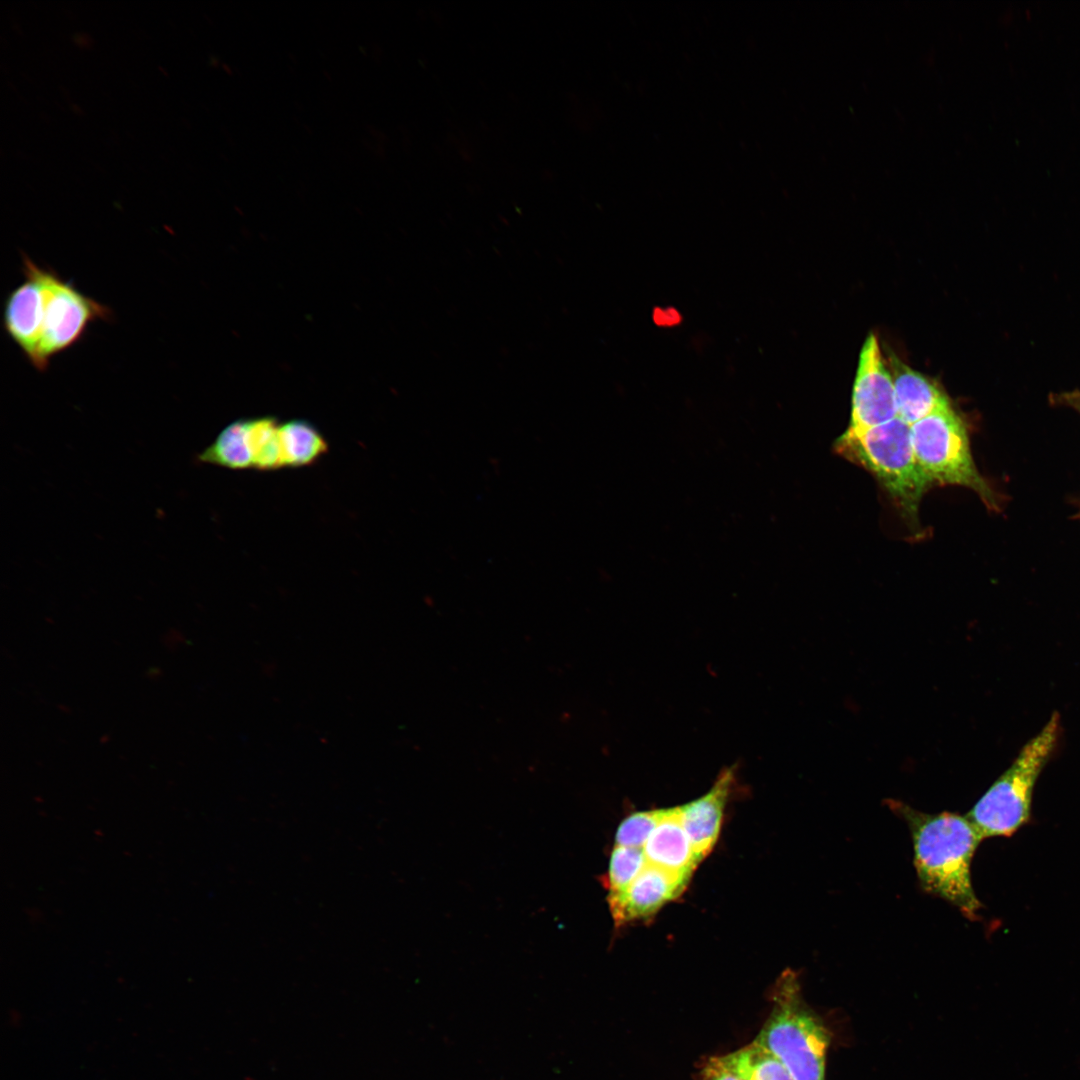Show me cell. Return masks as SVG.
<instances>
[{
  "instance_id": "7",
  "label": "cell",
  "mask_w": 1080,
  "mask_h": 1080,
  "mask_svg": "<svg viewBox=\"0 0 1080 1080\" xmlns=\"http://www.w3.org/2000/svg\"><path fill=\"white\" fill-rule=\"evenodd\" d=\"M897 417L894 383L874 334L865 340L853 386L849 429L862 430Z\"/></svg>"
},
{
  "instance_id": "12",
  "label": "cell",
  "mask_w": 1080,
  "mask_h": 1080,
  "mask_svg": "<svg viewBox=\"0 0 1080 1080\" xmlns=\"http://www.w3.org/2000/svg\"><path fill=\"white\" fill-rule=\"evenodd\" d=\"M894 383L897 417L909 426L952 407L945 392L931 379L911 369L895 356L889 359Z\"/></svg>"
},
{
  "instance_id": "17",
  "label": "cell",
  "mask_w": 1080,
  "mask_h": 1080,
  "mask_svg": "<svg viewBox=\"0 0 1080 1080\" xmlns=\"http://www.w3.org/2000/svg\"><path fill=\"white\" fill-rule=\"evenodd\" d=\"M662 809L637 811L619 824L615 834V845L643 848L650 834L656 827Z\"/></svg>"
},
{
  "instance_id": "4",
  "label": "cell",
  "mask_w": 1080,
  "mask_h": 1080,
  "mask_svg": "<svg viewBox=\"0 0 1080 1080\" xmlns=\"http://www.w3.org/2000/svg\"><path fill=\"white\" fill-rule=\"evenodd\" d=\"M1060 728L1054 713L967 814L982 839L1010 836L1028 822L1035 783L1057 745Z\"/></svg>"
},
{
  "instance_id": "1",
  "label": "cell",
  "mask_w": 1080,
  "mask_h": 1080,
  "mask_svg": "<svg viewBox=\"0 0 1080 1080\" xmlns=\"http://www.w3.org/2000/svg\"><path fill=\"white\" fill-rule=\"evenodd\" d=\"M888 805L909 826L922 889L974 918L982 904L973 890L970 867L982 837L972 822L951 812L927 814L895 800Z\"/></svg>"
},
{
  "instance_id": "6",
  "label": "cell",
  "mask_w": 1080,
  "mask_h": 1080,
  "mask_svg": "<svg viewBox=\"0 0 1080 1080\" xmlns=\"http://www.w3.org/2000/svg\"><path fill=\"white\" fill-rule=\"evenodd\" d=\"M111 318L108 306L49 269L42 332L31 365L38 371L46 370L54 356L79 342L91 323Z\"/></svg>"
},
{
  "instance_id": "11",
  "label": "cell",
  "mask_w": 1080,
  "mask_h": 1080,
  "mask_svg": "<svg viewBox=\"0 0 1080 1080\" xmlns=\"http://www.w3.org/2000/svg\"><path fill=\"white\" fill-rule=\"evenodd\" d=\"M643 852L647 864L690 878L699 862L682 825L679 806L662 809Z\"/></svg>"
},
{
  "instance_id": "14",
  "label": "cell",
  "mask_w": 1080,
  "mask_h": 1080,
  "mask_svg": "<svg viewBox=\"0 0 1080 1080\" xmlns=\"http://www.w3.org/2000/svg\"><path fill=\"white\" fill-rule=\"evenodd\" d=\"M196 460L233 470L253 468L247 419L226 426L209 446L196 455Z\"/></svg>"
},
{
  "instance_id": "15",
  "label": "cell",
  "mask_w": 1080,
  "mask_h": 1080,
  "mask_svg": "<svg viewBox=\"0 0 1080 1080\" xmlns=\"http://www.w3.org/2000/svg\"><path fill=\"white\" fill-rule=\"evenodd\" d=\"M278 435L283 467L311 465L328 451L327 441L322 434L304 420L280 423Z\"/></svg>"
},
{
  "instance_id": "8",
  "label": "cell",
  "mask_w": 1080,
  "mask_h": 1080,
  "mask_svg": "<svg viewBox=\"0 0 1080 1080\" xmlns=\"http://www.w3.org/2000/svg\"><path fill=\"white\" fill-rule=\"evenodd\" d=\"M22 271L25 280L5 300L3 326L31 363L42 332L49 269L23 255Z\"/></svg>"
},
{
  "instance_id": "3",
  "label": "cell",
  "mask_w": 1080,
  "mask_h": 1080,
  "mask_svg": "<svg viewBox=\"0 0 1080 1080\" xmlns=\"http://www.w3.org/2000/svg\"><path fill=\"white\" fill-rule=\"evenodd\" d=\"M772 1001V1010L754 1041L775 1055L794 1080H825L831 1032L804 1001L793 971L779 977Z\"/></svg>"
},
{
  "instance_id": "19",
  "label": "cell",
  "mask_w": 1080,
  "mask_h": 1080,
  "mask_svg": "<svg viewBox=\"0 0 1080 1080\" xmlns=\"http://www.w3.org/2000/svg\"><path fill=\"white\" fill-rule=\"evenodd\" d=\"M681 320L680 313L671 308H655L653 312V321L658 326L671 327L677 325Z\"/></svg>"
},
{
  "instance_id": "5",
  "label": "cell",
  "mask_w": 1080,
  "mask_h": 1080,
  "mask_svg": "<svg viewBox=\"0 0 1080 1080\" xmlns=\"http://www.w3.org/2000/svg\"><path fill=\"white\" fill-rule=\"evenodd\" d=\"M916 460L933 485H958L973 490L990 509H997L995 493L973 460L967 428L950 407L910 426Z\"/></svg>"
},
{
  "instance_id": "2",
  "label": "cell",
  "mask_w": 1080,
  "mask_h": 1080,
  "mask_svg": "<svg viewBox=\"0 0 1080 1080\" xmlns=\"http://www.w3.org/2000/svg\"><path fill=\"white\" fill-rule=\"evenodd\" d=\"M835 451L870 472L887 491L906 521L918 524L923 494L932 487L920 468L911 442L910 426L896 417L875 427L847 429Z\"/></svg>"
},
{
  "instance_id": "10",
  "label": "cell",
  "mask_w": 1080,
  "mask_h": 1080,
  "mask_svg": "<svg viewBox=\"0 0 1080 1080\" xmlns=\"http://www.w3.org/2000/svg\"><path fill=\"white\" fill-rule=\"evenodd\" d=\"M734 778V768L722 770L704 795L679 806L682 825L699 863L718 839Z\"/></svg>"
},
{
  "instance_id": "9",
  "label": "cell",
  "mask_w": 1080,
  "mask_h": 1080,
  "mask_svg": "<svg viewBox=\"0 0 1080 1080\" xmlns=\"http://www.w3.org/2000/svg\"><path fill=\"white\" fill-rule=\"evenodd\" d=\"M688 881L689 878L646 864L622 893L608 897L615 923L619 926L655 914L679 896Z\"/></svg>"
},
{
  "instance_id": "16",
  "label": "cell",
  "mask_w": 1080,
  "mask_h": 1080,
  "mask_svg": "<svg viewBox=\"0 0 1080 1080\" xmlns=\"http://www.w3.org/2000/svg\"><path fill=\"white\" fill-rule=\"evenodd\" d=\"M646 864L643 848L615 845L605 879L608 897L622 893Z\"/></svg>"
},
{
  "instance_id": "18",
  "label": "cell",
  "mask_w": 1080,
  "mask_h": 1080,
  "mask_svg": "<svg viewBox=\"0 0 1080 1080\" xmlns=\"http://www.w3.org/2000/svg\"><path fill=\"white\" fill-rule=\"evenodd\" d=\"M700 1080H740L738 1077L717 1065L711 1058L701 1071Z\"/></svg>"
},
{
  "instance_id": "13",
  "label": "cell",
  "mask_w": 1080,
  "mask_h": 1080,
  "mask_svg": "<svg viewBox=\"0 0 1080 1080\" xmlns=\"http://www.w3.org/2000/svg\"><path fill=\"white\" fill-rule=\"evenodd\" d=\"M711 1059L740 1080H794L782 1062L756 1041Z\"/></svg>"
}]
</instances>
